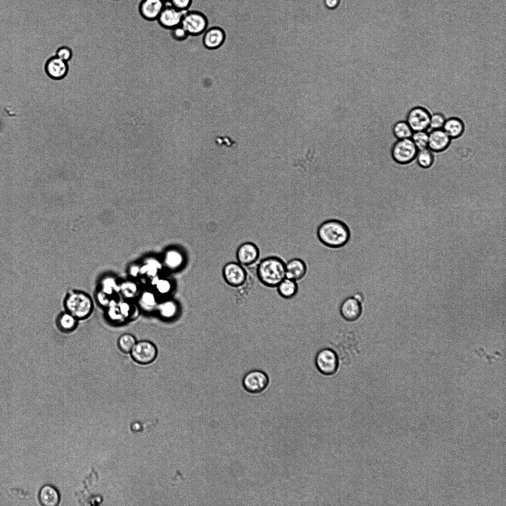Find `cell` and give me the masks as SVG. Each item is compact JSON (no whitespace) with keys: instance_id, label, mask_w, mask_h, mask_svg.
Listing matches in <instances>:
<instances>
[{"instance_id":"cell-18","label":"cell","mask_w":506,"mask_h":506,"mask_svg":"<svg viewBox=\"0 0 506 506\" xmlns=\"http://www.w3.org/2000/svg\"><path fill=\"white\" fill-rule=\"evenodd\" d=\"M305 262L298 257H293L286 263V277L296 281L302 280L306 275Z\"/></svg>"},{"instance_id":"cell-16","label":"cell","mask_w":506,"mask_h":506,"mask_svg":"<svg viewBox=\"0 0 506 506\" xmlns=\"http://www.w3.org/2000/svg\"><path fill=\"white\" fill-rule=\"evenodd\" d=\"M69 66L65 62L56 56L47 60L45 65L46 74L51 79L60 80L65 78L68 73Z\"/></svg>"},{"instance_id":"cell-14","label":"cell","mask_w":506,"mask_h":506,"mask_svg":"<svg viewBox=\"0 0 506 506\" xmlns=\"http://www.w3.org/2000/svg\"><path fill=\"white\" fill-rule=\"evenodd\" d=\"M165 4L161 0H141L137 8L142 18L153 21L157 20Z\"/></svg>"},{"instance_id":"cell-33","label":"cell","mask_w":506,"mask_h":506,"mask_svg":"<svg viewBox=\"0 0 506 506\" xmlns=\"http://www.w3.org/2000/svg\"><path fill=\"white\" fill-rule=\"evenodd\" d=\"M56 56L67 62L72 58L73 52L72 49L68 46H61L57 50Z\"/></svg>"},{"instance_id":"cell-36","label":"cell","mask_w":506,"mask_h":506,"mask_svg":"<svg viewBox=\"0 0 506 506\" xmlns=\"http://www.w3.org/2000/svg\"><path fill=\"white\" fill-rule=\"evenodd\" d=\"M122 290L124 294L127 296L131 297L133 296L136 291V287L135 285L132 283H126L124 284L122 287Z\"/></svg>"},{"instance_id":"cell-20","label":"cell","mask_w":506,"mask_h":506,"mask_svg":"<svg viewBox=\"0 0 506 506\" xmlns=\"http://www.w3.org/2000/svg\"><path fill=\"white\" fill-rule=\"evenodd\" d=\"M79 322L74 316L65 310L59 313L55 319L56 328L59 331L65 334L75 331Z\"/></svg>"},{"instance_id":"cell-5","label":"cell","mask_w":506,"mask_h":506,"mask_svg":"<svg viewBox=\"0 0 506 506\" xmlns=\"http://www.w3.org/2000/svg\"><path fill=\"white\" fill-rule=\"evenodd\" d=\"M181 25L189 36H198L208 29L209 20L200 10L189 9L184 12Z\"/></svg>"},{"instance_id":"cell-2","label":"cell","mask_w":506,"mask_h":506,"mask_svg":"<svg viewBox=\"0 0 506 506\" xmlns=\"http://www.w3.org/2000/svg\"><path fill=\"white\" fill-rule=\"evenodd\" d=\"M64 310L74 316L78 321L88 319L92 314L94 303L91 296L84 291L69 290L63 300Z\"/></svg>"},{"instance_id":"cell-28","label":"cell","mask_w":506,"mask_h":506,"mask_svg":"<svg viewBox=\"0 0 506 506\" xmlns=\"http://www.w3.org/2000/svg\"><path fill=\"white\" fill-rule=\"evenodd\" d=\"M156 299L154 295L150 292H145L140 298L141 307L148 312L152 310L156 305Z\"/></svg>"},{"instance_id":"cell-27","label":"cell","mask_w":506,"mask_h":506,"mask_svg":"<svg viewBox=\"0 0 506 506\" xmlns=\"http://www.w3.org/2000/svg\"><path fill=\"white\" fill-rule=\"evenodd\" d=\"M411 138L418 150L428 148V132L426 130L414 131Z\"/></svg>"},{"instance_id":"cell-17","label":"cell","mask_w":506,"mask_h":506,"mask_svg":"<svg viewBox=\"0 0 506 506\" xmlns=\"http://www.w3.org/2000/svg\"><path fill=\"white\" fill-rule=\"evenodd\" d=\"M451 138L443 129H431L428 132V148L433 152H441L450 145Z\"/></svg>"},{"instance_id":"cell-4","label":"cell","mask_w":506,"mask_h":506,"mask_svg":"<svg viewBox=\"0 0 506 506\" xmlns=\"http://www.w3.org/2000/svg\"><path fill=\"white\" fill-rule=\"evenodd\" d=\"M241 383L244 390L248 393L258 394L268 388L270 384V379L264 371L253 369L245 373Z\"/></svg>"},{"instance_id":"cell-31","label":"cell","mask_w":506,"mask_h":506,"mask_svg":"<svg viewBox=\"0 0 506 506\" xmlns=\"http://www.w3.org/2000/svg\"><path fill=\"white\" fill-rule=\"evenodd\" d=\"M170 35L176 42L184 41L189 37L181 25L170 30Z\"/></svg>"},{"instance_id":"cell-21","label":"cell","mask_w":506,"mask_h":506,"mask_svg":"<svg viewBox=\"0 0 506 506\" xmlns=\"http://www.w3.org/2000/svg\"><path fill=\"white\" fill-rule=\"evenodd\" d=\"M442 129L451 138L460 137L464 132L465 126L463 121L457 117L446 119Z\"/></svg>"},{"instance_id":"cell-10","label":"cell","mask_w":506,"mask_h":506,"mask_svg":"<svg viewBox=\"0 0 506 506\" xmlns=\"http://www.w3.org/2000/svg\"><path fill=\"white\" fill-rule=\"evenodd\" d=\"M431 114L425 107L415 106L407 113L406 121L413 131L426 130L429 128Z\"/></svg>"},{"instance_id":"cell-30","label":"cell","mask_w":506,"mask_h":506,"mask_svg":"<svg viewBox=\"0 0 506 506\" xmlns=\"http://www.w3.org/2000/svg\"><path fill=\"white\" fill-rule=\"evenodd\" d=\"M445 116L441 113L431 114L429 128L431 129H442L446 121Z\"/></svg>"},{"instance_id":"cell-3","label":"cell","mask_w":506,"mask_h":506,"mask_svg":"<svg viewBox=\"0 0 506 506\" xmlns=\"http://www.w3.org/2000/svg\"><path fill=\"white\" fill-rule=\"evenodd\" d=\"M256 274L263 285L270 288L276 287L286 278V263L278 257H266L257 265Z\"/></svg>"},{"instance_id":"cell-25","label":"cell","mask_w":506,"mask_h":506,"mask_svg":"<svg viewBox=\"0 0 506 506\" xmlns=\"http://www.w3.org/2000/svg\"><path fill=\"white\" fill-rule=\"evenodd\" d=\"M160 315L165 319H171L175 317L178 312L176 303L171 300L162 302L158 307Z\"/></svg>"},{"instance_id":"cell-15","label":"cell","mask_w":506,"mask_h":506,"mask_svg":"<svg viewBox=\"0 0 506 506\" xmlns=\"http://www.w3.org/2000/svg\"><path fill=\"white\" fill-rule=\"evenodd\" d=\"M203 35V45L209 50L219 48L223 44L226 39L224 30L217 26L208 28Z\"/></svg>"},{"instance_id":"cell-40","label":"cell","mask_w":506,"mask_h":506,"mask_svg":"<svg viewBox=\"0 0 506 506\" xmlns=\"http://www.w3.org/2000/svg\"></svg>"},{"instance_id":"cell-8","label":"cell","mask_w":506,"mask_h":506,"mask_svg":"<svg viewBox=\"0 0 506 506\" xmlns=\"http://www.w3.org/2000/svg\"><path fill=\"white\" fill-rule=\"evenodd\" d=\"M129 353L136 362L146 365L155 360L157 356L158 350L153 342L142 340L136 342Z\"/></svg>"},{"instance_id":"cell-1","label":"cell","mask_w":506,"mask_h":506,"mask_svg":"<svg viewBox=\"0 0 506 506\" xmlns=\"http://www.w3.org/2000/svg\"><path fill=\"white\" fill-rule=\"evenodd\" d=\"M320 241L325 246L338 248L345 246L350 238V231L343 221L331 219L322 222L317 229Z\"/></svg>"},{"instance_id":"cell-38","label":"cell","mask_w":506,"mask_h":506,"mask_svg":"<svg viewBox=\"0 0 506 506\" xmlns=\"http://www.w3.org/2000/svg\"><path fill=\"white\" fill-rule=\"evenodd\" d=\"M340 0H324V3L327 8L330 9H334L339 5Z\"/></svg>"},{"instance_id":"cell-19","label":"cell","mask_w":506,"mask_h":506,"mask_svg":"<svg viewBox=\"0 0 506 506\" xmlns=\"http://www.w3.org/2000/svg\"><path fill=\"white\" fill-rule=\"evenodd\" d=\"M39 500L44 506H56L60 501V495L58 490L53 485L46 484L40 490Z\"/></svg>"},{"instance_id":"cell-37","label":"cell","mask_w":506,"mask_h":506,"mask_svg":"<svg viewBox=\"0 0 506 506\" xmlns=\"http://www.w3.org/2000/svg\"><path fill=\"white\" fill-rule=\"evenodd\" d=\"M215 142L217 145L221 146L223 143H227L226 146L229 147H232L233 145L236 143V142L233 141L230 138L228 137H217L215 140Z\"/></svg>"},{"instance_id":"cell-24","label":"cell","mask_w":506,"mask_h":506,"mask_svg":"<svg viewBox=\"0 0 506 506\" xmlns=\"http://www.w3.org/2000/svg\"><path fill=\"white\" fill-rule=\"evenodd\" d=\"M415 159L418 165L423 169L431 167L435 160L433 152L428 148L418 150Z\"/></svg>"},{"instance_id":"cell-39","label":"cell","mask_w":506,"mask_h":506,"mask_svg":"<svg viewBox=\"0 0 506 506\" xmlns=\"http://www.w3.org/2000/svg\"><path fill=\"white\" fill-rule=\"evenodd\" d=\"M162 0L163 2H164L166 3L169 2L170 0Z\"/></svg>"},{"instance_id":"cell-34","label":"cell","mask_w":506,"mask_h":506,"mask_svg":"<svg viewBox=\"0 0 506 506\" xmlns=\"http://www.w3.org/2000/svg\"><path fill=\"white\" fill-rule=\"evenodd\" d=\"M147 264L142 268V271L149 275H155L160 267V264L155 260H151Z\"/></svg>"},{"instance_id":"cell-32","label":"cell","mask_w":506,"mask_h":506,"mask_svg":"<svg viewBox=\"0 0 506 506\" xmlns=\"http://www.w3.org/2000/svg\"><path fill=\"white\" fill-rule=\"evenodd\" d=\"M193 0H170L169 3L178 10L186 11L192 6Z\"/></svg>"},{"instance_id":"cell-29","label":"cell","mask_w":506,"mask_h":506,"mask_svg":"<svg viewBox=\"0 0 506 506\" xmlns=\"http://www.w3.org/2000/svg\"><path fill=\"white\" fill-rule=\"evenodd\" d=\"M182 256L180 253L174 250L168 252L165 256L166 264L171 268L178 267L182 263Z\"/></svg>"},{"instance_id":"cell-7","label":"cell","mask_w":506,"mask_h":506,"mask_svg":"<svg viewBox=\"0 0 506 506\" xmlns=\"http://www.w3.org/2000/svg\"><path fill=\"white\" fill-rule=\"evenodd\" d=\"M316 367L325 376L334 375L339 367V359L337 353L330 348H323L319 350L315 358Z\"/></svg>"},{"instance_id":"cell-6","label":"cell","mask_w":506,"mask_h":506,"mask_svg":"<svg viewBox=\"0 0 506 506\" xmlns=\"http://www.w3.org/2000/svg\"><path fill=\"white\" fill-rule=\"evenodd\" d=\"M418 151L411 138H407L395 142L391 147L390 154L395 162L407 165L415 159Z\"/></svg>"},{"instance_id":"cell-23","label":"cell","mask_w":506,"mask_h":506,"mask_svg":"<svg viewBox=\"0 0 506 506\" xmlns=\"http://www.w3.org/2000/svg\"><path fill=\"white\" fill-rule=\"evenodd\" d=\"M392 131L397 140L411 138L414 132L406 121L396 122L392 126Z\"/></svg>"},{"instance_id":"cell-22","label":"cell","mask_w":506,"mask_h":506,"mask_svg":"<svg viewBox=\"0 0 506 506\" xmlns=\"http://www.w3.org/2000/svg\"><path fill=\"white\" fill-rule=\"evenodd\" d=\"M276 287L279 295L287 299L295 297L298 292L297 282L286 277Z\"/></svg>"},{"instance_id":"cell-35","label":"cell","mask_w":506,"mask_h":506,"mask_svg":"<svg viewBox=\"0 0 506 506\" xmlns=\"http://www.w3.org/2000/svg\"><path fill=\"white\" fill-rule=\"evenodd\" d=\"M155 285L157 291L162 294L168 293L171 288V285L169 282L167 280H157L156 281Z\"/></svg>"},{"instance_id":"cell-12","label":"cell","mask_w":506,"mask_h":506,"mask_svg":"<svg viewBox=\"0 0 506 506\" xmlns=\"http://www.w3.org/2000/svg\"><path fill=\"white\" fill-rule=\"evenodd\" d=\"M185 12L177 9L169 2L166 3L157 20L162 27L170 30L181 25Z\"/></svg>"},{"instance_id":"cell-13","label":"cell","mask_w":506,"mask_h":506,"mask_svg":"<svg viewBox=\"0 0 506 506\" xmlns=\"http://www.w3.org/2000/svg\"><path fill=\"white\" fill-rule=\"evenodd\" d=\"M259 250L253 243L247 242L240 245L236 251L238 262L243 266L253 264L259 256Z\"/></svg>"},{"instance_id":"cell-26","label":"cell","mask_w":506,"mask_h":506,"mask_svg":"<svg viewBox=\"0 0 506 506\" xmlns=\"http://www.w3.org/2000/svg\"><path fill=\"white\" fill-rule=\"evenodd\" d=\"M137 341L135 337L128 333L122 335L118 340V345L123 352L130 353Z\"/></svg>"},{"instance_id":"cell-9","label":"cell","mask_w":506,"mask_h":506,"mask_svg":"<svg viewBox=\"0 0 506 506\" xmlns=\"http://www.w3.org/2000/svg\"><path fill=\"white\" fill-rule=\"evenodd\" d=\"M222 275L225 282L234 288L244 285L248 278L247 272L243 266L234 261L228 262L224 266Z\"/></svg>"},{"instance_id":"cell-11","label":"cell","mask_w":506,"mask_h":506,"mask_svg":"<svg viewBox=\"0 0 506 506\" xmlns=\"http://www.w3.org/2000/svg\"><path fill=\"white\" fill-rule=\"evenodd\" d=\"M363 303L353 295L344 298L340 303L339 312L346 321L353 322L358 320L363 311Z\"/></svg>"}]
</instances>
